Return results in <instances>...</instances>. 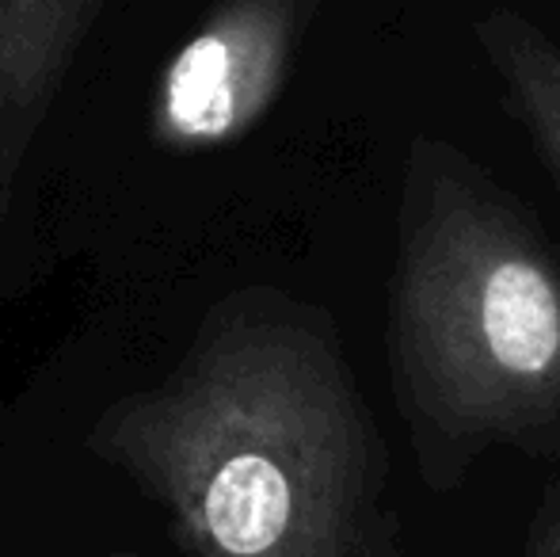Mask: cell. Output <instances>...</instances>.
Listing matches in <instances>:
<instances>
[{
    "label": "cell",
    "mask_w": 560,
    "mask_h": 557,
    "mask_svg": "<svg viewBox=\"0 0 560 557\" xmlns=\"http://www.w3.org/2000/svg\"><path fill=\"white\" fill-rule=\"evenodd\" d=\"M89 446L164 508L187 557H393L377 420L332 321L279 290L222 298Z\"/></svg>",
    "instance_id": "6da1fadb"
},
{
    "label": "cell",
    "mask_w": 560,
    "mask_h": 557,
    "mask_svg": "<svg viewBox=\"0 0 560 557\" xmlns=\"http://www.w3.org/2000/svg\"><path fill=\"white\" fill-rule=\"evenodd\" d=\"M389 382L420 477L450 492L492 446L560 451V256L439 138L408 149Z\"/></svg>",
    "instance_id": "7a4b0ae2"
},
{
    "label": "cell",
    "mask_w": 560,
    "mask_h": 557,
    "mask_svg": "<svg viewBox=\"0 0 560 557\" xmlns=\"http://www.w3.org/2000/svg\"><path fill=\"white\" fill-rule=\"evenodd\" d=\"M313 0H218L172 54L153 100V135L168 149H214L259 127L287 84Z\"/></svg>",
    "instance_id": "3957f363"
},
{
    "label": "cell",
    "mask_w": 560,
    "mask_h": 557,
    "mask_svg": "<svg viewBox=\"0 0 560 557\" xmlns=\"http://www.w3.org/2000/svg\"><path fill=\"white\" fill-rule=\"evenodd\" d=\"M107 0H0V104L38 115Z\"/></svg>",
    "instance_id": "277c9868"
},
{
    "label": "cell",
    "mask_w": 560,
    "mask_h": 557,
    "mask_svg": "<svg viewBox=\"0 0 560 557\" xmlns=\"http://www.w3.org/2000/svg\"><path fill=\"white\" fill-rule=\"evenodd\" d=\"M477 43L500 77L508 107L560 184V46L538 23L511 8L480 15Z\"/></svg>",
    "instance_id": "5b68a950"
},
{
    "label": "cell",
    "mask_w": 560,
    "mask_h": 557,
    "mask_svg": "<svg viewBox=\"0 0 560 557\" xmlns=\"http://www.w3.org/2000/svg\"><path fill=\"white\" fill-rule=\"evenodd\" d=\"M526 557H560V492H553L549 504L541 508Z\"/></svg>",
    "instance_id": "8992f818"
}]
</instances>
